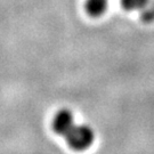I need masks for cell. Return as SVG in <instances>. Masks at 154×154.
I'll return each instance as SVG.
<instances>
[{"label":"cell","mask_w":154,"mask_h":154,"mask_svg":"<svg viewBox=\"0 0 154 154\" xmlns=\"http://www.w3.org/2000/svg\"><path fill=\"white\" fill-rule=\"evenodd\" d=\"M109 0H85V11L89 17L98 18L105 14Z\"/></svg>","instance_id":"3957f363"},{"label":"cell","mask_w":154,"mask_h":154,"mask_svg":"<svg viewBox=\"0 0 154 154\" xmlns=\"http://www.w3.org/2000/svg\"><path fill=\"white\" fill-rule=\"evenodd\" d=\"M64 137L70 147L75 151H83L93 144L95 135L89 126L75 123Z\"/></svg>","instance_id":"6da1fadb"},{"label":"cell","mask_w":154,"mask_h":154,"mask_svg":"<svg viewBox=\"0 0 154 154\" xmlns=\"http://www.w3.org/2000/svg\"><path fill=\"white\" fill-rule=\"evenodd\" d=\"M74 125H75L74 116L67 110L60 111L53 120V129L55 130L56 134L61 136H65Z\"/></svg>","instance_id":"7a4b0ae2"},{"label":"cell","mask_w":154,"mask_h":154,"mask_svg":"<svg viewBox=\"0 0 154 154\" xmlns=\"http://www.w3.org/2000/svg\"><path fill=\"white\" fill-rule=\"evenodd\" d=\"M149 0H121L122 7L126 11H136L147 5Z\"/></svg>","instance_id":"277c9868"}]
</instances>
